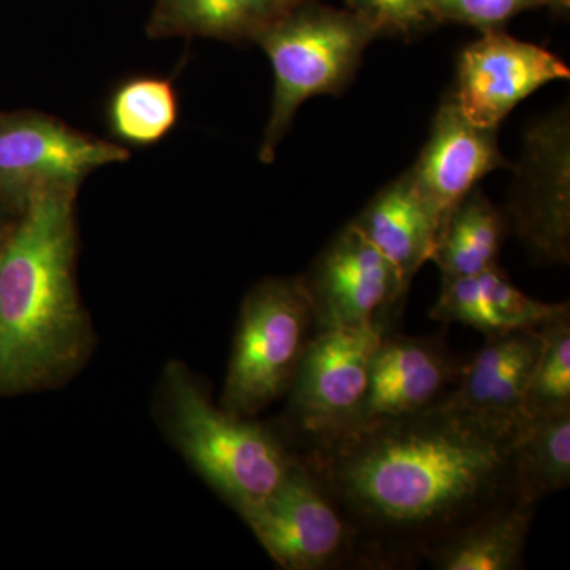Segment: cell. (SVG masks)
Masks as SVG:
<instances>
[{
	"mask_svg": "<svg viewBox=\"0 0 570 570\" xmlns=\"http://www.w3.org/2000/svg\"><path fill=\"white\" fill-rule=\"evenodd\" d=\"M535 508L515 499L480 513L434 540L423 551L422 560L438 570L524 568V550Z\"/></svg>",
	"mask_w": 570,
	"mask_h": 570,
	"instance_id": "17",
	"label": "cell"
},
{
	"mask_svg": "<svg viewBox=\"0 0 570 570\" xmlns=\"http://www.w3.org/2000/svg\"><path fill=\"white\" fill-rule=\"evenodd\" d=\"M517 499L539 501L570 483V412L528 419L513 450Z\"/></svg>",
	"mask_w": 570,
	"mask_h": 570,
	"instance_id": "20",
	"label": "cell"
},
{
	"mask_svg": "<svg viewBox=\"0 0 570 570\" xmlns=\"http://www.w3.org/2000/svg\"><path fill=\"white\" fill-rule=\"evenodd\" d=\"M302 0H156L148 32L153 39L208 37L255 41Z\"/></svg>",
	"mask_w": 570,
	"mask_h": 570,
	"instance_id": "18",
	"label": "cell"
},
{
	"mask_svg": "<svg viewBox=\"0 0 570 570\" xmlns=\"http://www.w3.org/2000/svg\"><path fill=\"white\" fill-rule=\"evenodd\" d=\"M569 77L568 63L553 52L499 29L482 32L461 52L452 96L469 121L499 127L521 100L551 81Z\"/></svg>",
	"mask_w": 570,
	"mask_h": 570,
	"instance_id": "12",
	"label": "cell"
},
{
	"mask_svg": "<svg viewBox=\"0 0 570 570\" xmlns=\"http://www.w3.org/2000/svg\"><path fill=\"white\" fill-rule=\"evenodd\" d=\"M464 363L442 333H387L371 356L365 396L337 436L436 406L459 384Z\"/></svg>",
	"mask_w": 570,
	"mask_h": 570,
	"instance_id": "11",
	"label": "cell"
},
{
	"mask_svg": "<svg viewBox=\"0 0 570 570\" xmlns=\"http://www.w3.org/2000/svg\"><path fill=\"white\" fill-rule=\"evenodd\" d=\"M129 159L118 145L86 137L47 116L0 112V194L22 204L45 189H77L96 168Z\"/></svg>",
	"mask_w": 570,
	"mask_h": 570,
	"instance_id": "10",
	"label": "cell"
},
{
	"mask_svg": "<svg viewBox=\"0 0 570 570\" xmlns=\"http://www.w3.org/2000/svg\"><path fill=\"white\" fill-rule=\"evenodd\" d=\"M347 10L367 22L379 37L412 39L438 26L428 0H344Z\"/></svg>",
	"mask_w": 570,
	"mask_h": 570,
	"instance_id": "24",
	"label": "cell"
},
{
	"mask_svg": "<svg viewBox=\"0 0 570 570\" xmlns=\"http://www.w3.org/2000/svg\"><path fill=\"white\" fill-rule=\"evenodd\" d=\"M239 515L279 568L365 569L354 524L298 453L281 485Z\"/></svg>",
	"mask_w": 570,
	"mask_h": 570,
	"instance_id": "6",
	"label": "cell"
},
{
	"mask_svg": "<svg viewBox=\"0 0 570 570\" xmlns=\"http://www.w3.org/2000/svg\"><path fill=\"white\" fill-rule=\"evenodd\" d=\"M570 313L569 303L539 302L510 283L499 265L478 276L442 279L441 295L430 316L444 324H463L485 337L523 328Z\"/></svg>",
	"mask_w": 570,
	"mask_h": 570,
	"instance_id": "15",
	"label": "cell"
},
{
	"mask_svg": "<svg viewBox=\"0 0 570 570\" xmlns=\"http://www.w3.org/2000/svg\"><path fill=\"white\" fill-rule=\"evenodd\" d=\"M313 328L303 276L255 285L239 313L220 407L250 419L287 395Z\"/></svg>",
	"mask_w": 570,
	"mask_h": 570,
	"instance_id": "5",
	"label": "cell"
},
{
	"mask_svg": "<svg viewBox=\"0 0 570 570\" xmlns=\"http://www.w3.org/2000/svg\"><path fill=\"white\" fill-rule=\"evenodd\" d=\"M305 279L316 332L392 328L409 285L395 266L348 223L318 254Z\"/></svg>",
	"mask_w": 570,
	"mask_h": 570,
	"instance_id": "9",
	"label": "cell"
},
{
	"mask_svg": "<svg viewBox=\"0 0 570 570\" xmlns=\"http://www.w3.org/2000/svg\"><path fill=\"white\" fill-rule=\"evenodd\" d=\"M428 7L438 24L455 22L489 32L499 31L528 10L549 9L568 17L570 0H428Z\"/></svg>",
	"mask_w": 570,
	"mask_h": 570,
	"instance_id": "23",
	"label": "cell"
},
{
	"mask_svg": "<svg viewBox=\"0 0 570 570\" xmlns=\"http://www.w3.org/2000/svg\"><path fill=\"white\" fill-rule=\"evenodd\" d=\"M178 116V96L165 78H134L112 94L110 124L119 140L154 145L171 132Z\"/></svg>",
	"mask_w": 570,
	"mask_h": 570,
	"instance_id": "21",
	"label": "cell"
},
{
	"mask_svg": "<svg viewBox=\"0 0 570 570\" xmlns=\"http://www.w3.org/2000/svg\"><path fill=\"white\" fill-rule=\"evenodd\" d=\"M509 228L538 265L570 261V116L568 108L532 124L513 167Z\"/></svg>",
	"mask_w": 570,
	"mask_h": 570,
	"instance_id": "8",
	"label": "cell"
},
{
	"mask_svg": "<svg viewBox=\"0 0 570 570\" xmlns=\"http://www.w3.org/2000/svg\"><path fill=\"white\" fill-rule=\"evenodd\" d=\"M75 194L29 195L0 246V396L52 387L91 348L73 276Z\"/></svg>",
	"mask_w": 570,
	"mask_h": 570,
	"instance_id": "2",
	"label": "cell"
},
{
	"mask_svg": "<svg viewBox=\"0 0 570 570\" xmlns=\"http://www.w3.org/2000/svg\"><path fill=\"white\" fill-rule=\"evenodd\" d=\"M168 428L195 471L236 512L257 504L281 485L296 459L272 428L214 406L179 363L165 373Z\"/></svg>",
	"mask_w": 570,
	"mask_h": 570,
	"instance_id": "3",
	"label": "cell"
},
{
	"mask_svg": "<svg viewBox=\"0 0 570 570\" xmlns=\"http://www.w3.org/2000/svg\"><path fill=\"white\" fill-rule=\"evenodd\" d=\"M504 167L508 160L499 149L498 127L469 121L450 94L439 108L425 148L407 174L442 223L483 176Z\"/></svg>",
	"mask_w": 570,
	"mask_h": 570,
	"instance_id": "13",
	"label": "cell"
},
{
	"mask_svg": "<svg viewBox=\"0 0 570 570\" xmlns=\"http://www.w3.org/2000/svg\"><path fill=\"white\" fill-rule=\"evenodd\" d=\"M542 347L538 328L487 337L444 400L478 414L524 422V396Z\"/></svg>",
	"mask_w": 570,
	"mask_h": 570,
	"instance_id": "14",
	"label": "cell"
},
{
	"mask_svg": "<svg viewBox=\"0 0 570 570\" xmlns=\"http://www.w3.org/2000/svg\"><path fill=\"white\" fill-rule=\"evenodd\" d=\"M352 225L411 285L430 261L441 220L406 171L379 190Z\"/></svg>",
	"mask_w": 570,
	"mask_h": 570,
	"instance_id": "16",
	"label": "cell"
},
{
	"mask_svg": "<svg viewBox=\"0 0 570 570\" xmlns=\"http://www.w3.org/2000/svg\"><path fill=\"white\" fill-rule=\"evenodd\" d=\"M508 230L505 213L474 187L445 214L430 261L441 269L442 279L478 276L498 265Z\"/></svg>",
	"mask_w": 570,
	"mask_h": 570,
	"instance_id": "19",
	"label": "cell"
},
{
	"mask_svg": "<svg viewBox=\"0 0 570 570\" xmlns=\"http://www.w3.org/2000/svg\"><path fill=\"white\" fill-rule=\"evenodd\" d=\"M385 325L316 332L288 389L287 423L302 449L337 436L365 396L371 356Z\"/></svg>",
	"mask_w": 570,
	"mask_h": 570,
	"instance_id": "7",
	"label": "cell"
},
{
	"mask_svg": "<svg viewBox=\"0 0 570 570\" xmlns=\"http://www.w3.org/2000/svg\"><path fill=\"white\" fill-rule=\"evenodd\" d=\"M524 422L442 400L296 453L354 524L365 569L412 568L434 540L515 501Z\"/></svg>",
	"mask_w": 570,
	"mask_h": 570,
	"instance_id": "1",
	"label": "cell"
},
{
	"mask_svg": "<svg viewBox=\"0 0 570 570\" xmlns=\"http://www.w3.org/2000/svg\"><path fill=\"white\" fill-rule=\"evenodd\" d=\"M543 337L523 411L528 419L570 412V313L539 326Z\"/></svg>",
	"mask_w": 570,
	"mask_h": 570,
	"instance_id": "22",
	"label": "cell"
},
{
	"mask_svg": "<svg viewBox=\"0 0 570 570\" xmlns=\"http://www.w3.org/2000/svg\"><path fill=\"white\" fill-rule=\"evenodd\" d=\"M377 32L351 10L302 0L255 39L275 71L272 115L261 159L273 163L298 108L316 96L340 94L354 78Z\"/></svg>",
	"mask_w": 570,
	"mask_h": 570,
	"instance_id": "4",
	"label": "cell"
}]
</instances>
